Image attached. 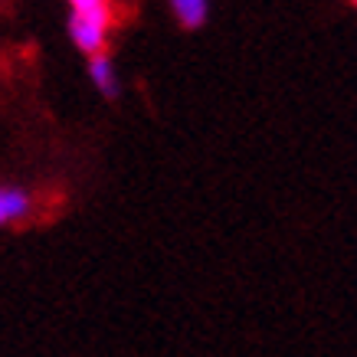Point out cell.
Here are the masks:
<instances>
[{
	"label": "cell",
	"instance_id": "6da1fadb",
	"mask_svg": "<svg viewBox=\"0 0 357 357\" xmlns=\"http://www.w3.org/2000/svg\"><path fill=\"white\" fill-rule=\"evenodd\" d=\"M109 30H112L109 3H98V7H76L73 17H69V36H73V43H76L86 56L105 53Z\"/></svg>",
	"mask_w": 357,
	"mask_h": 357
},
{
	"label": "cell",
	"instance_id": "7a4b0ae2",
	"mask_svg": "<svg viewBox=\"0 0 357 357\" xmlns=\"http://www.w3.org/2000/svg\"><path fill=\"white\" fill-rule=\"evenodd\" d=\"M89 79H92V86H96L98 96L105 98H115L119 96V73H115V63H112V56L98 53V56H89Z\"/></svg>",
	"mask_w": 357,
	"mask_h": 357
},
{
	"label": "cell",
	"instance_id": "3957f363",
	"mask_svg": "<svg viewBox=\"0 0 357 357\" xmlns=\"http://www.w3.org/2000/svg\"><path fill=\"white\" fill-rule=\"evenodd\" d=\"M30 194L23 187H0V227H7L13 220H23L30 213Z\"/></svg>",
	"mask_w": 357,
	"mask_h": 357
},
{
	"label": "cell",
	"instance_id": "277c9868",
	"mask_svg": "<svg viewBox=\"0 0 357 357\" xmlns=\"http://www.w3.org/2000/svg\"><path fill=\"white\" fill-rule=\"evenodd\" d=\"M167 3H171V13L177 17V23L187 30L204 26L206 13H210V0H167Z\"/></svg>",
	"mask_w": 357,
	"mask_h": 357
},
{
	"label": "cell",
	"instance_id": "5b68a950",
	"mask_svg": "<svg viewBox=\"0 0 357 357\" xmlns=\"http://www.w3.org/2000/svg\"><path fill=\"white\" fill-rule=\"evenodd\" d=\"M69 3H73V10H76V7H98V3H105V0H69Z\"/></svg>",
	"mask_w": 357,
	"mask_h": 357
},
{
	"label": "cell",
	"instance_id": "8992f818",
	"mask_svg": "<svg viewBox=\"0 0 357 357\" xmlns=\"http://www.w3.org/2000/svg\"><path fill=\"white\" fill-rule=\"evenodd\" d=\"M351 3H354V7H357V0H351Z\"/></svg>",
	"mask_w": 357,
	"mask_h": 357
}]
</instances>
